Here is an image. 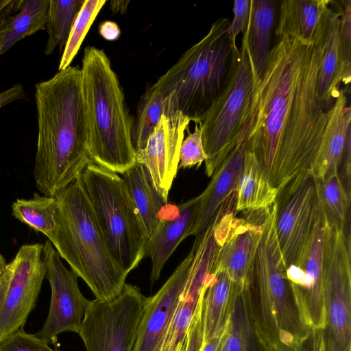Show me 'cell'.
I'll use <instances>...</instances> for the list:
<instances>
[{
	"instance_id": "17",
	"label": "cell",
	"mask_w": 351,
	"mask_h": 351,
	"mask_svg": "<svg viewBox=\"0 0 351 351\" xmlns=\"http://www.w3.org/2000/svg\"><path fill=\"white\" fill-rule=\"evenodd\" d=\"M247 213L246 219L236 217L220 248L217 267L242 289L250 282L261 234L259 210Z\"/></svg>"
},
{
	"instance_id": "32",
	"label": "cell",
	"mask_w": 351,
	"mask_h": 351,
	"mask_svg": "<svg viewBox=\"0 0 351 351\" xmlns=\"http://www.w3.org/2000/svg\"><path fill=\"white\" fill-rule=\"evenodd\" d=\"M84 0H49L47 31L48 40L45 54L51 55L59 47L65 45L69 34Z\"/></svg>"
},
{
	"instance_id": "3",
	"label": "cell",
	"mask_w": 351,
	"mask_h": 351,
	"mask_svg": "<svg viewBox=\"0 0 351 351\" xmlns=\"http://www.w3.org/2000/svg\"><path fill=\"white\" fill-rule=\"evenodd\" d=\"M276 203L259 213L261 234L246 289L250 314L267 351L298 342L312 329L287 278L276 233Z\"/></svg>"
},
{
	"instance_id": "10",
	"label": "cell",
	"mask_w": 351,
	"mask_h": 351,
	"mask_svg": "<svg viewBox=\"0 0 351 351\" xmlns=\"http://www.w3.org/2000/svg\"><path fill=\"white\" fill-rule=\"evenodd\" d=\"M147 298L125 283L109 301H89L77 334L86 351H132Z\"/></svg>"
},
{
	"instance_id": "16",
	"label": "cell",
	"mask_w": 351,
	"mask_h": 351,
	"mask_svg": "<svg viewBox=\"0 0 351 351\" xmlns=\"http://www.w3.org/2000/svg\"><path fill=\"white\" fill-rule=\"evenodd\" d=\"M191 250L160 290L147 298L132 351H158L172 322L187 279Z\"/></svg>"
},
{
	"instance_id": "20",
	"label": "cell",
	"mask_w": 351,
	"mask_h": 351,
	"mask_svg": "<svg viewBox=\"0 0 351 351\" xmlns=\"http://www.w3.org/2000/svg\"><path fill=\"white\" fill-rule=\"evenodd\" d=\"M343 88L327 111V124L320 147L311 168L315 177L322 181L338 174L348 135L351 133V109L347 105Z\"/></svg>"
},
{
	"instance_id": "45",
	"label": "cell",
	"mask_w": 351,
	"mask_h": 351,
	"mask_svg": "<svg viewBox=\"0 0 351 351\" xmlns=\"http://www.w3.org/2000/svg\"><path fill=\"white\" fill-rule=\"evenodd\" d=\"M11 20V19H10ZM10 22L5 26L0 27V53L2 45L3 39L5 35V32L8 29Z\"/></svg>"
},
{
	"instance_id": "5",
	"label": "cell",
	"mask_w": 351,
	"mask_h": 351,
	"mask_svg": "<svg viewBox=\"0 0 351 351\" xmlns=\"http://www.w3.org/2000/svg\"><path fill=\"white\" fill-rule=\"evenodd\" d=\"M56 226L49 241L98 301L122 291L128 274L112 256L78 179L56 195Z\"/></svg>"
},
{
	"instance_id": "23",
	"label": "cell",
	"mask_w": 351,
	"mask_h": 351,
	"mask_svg": "<svg viewBox=\"0 0 351 351\" xmlns=\"http://www.w3.org/2000/svg\"><path fill=\"white\" fill-rule=\"evenodd\" d=\"M331 0H285L280 2L275 34L315 45Z\"/></svg>"
},
{
	"instance_id": "26",
	"label": "cell",
	"mask_w": 351,
	"mask_h": 351,
	"mask_svg": "<svg viewBox=\"0 0 351 351\" xmlns=\"http://www.w3.org/2000/svg\"><path fill=\"white\" fill-rule=\"evenodd\" d=\"M278 189L268 181L254 154L245 149L236 197V210H263L276 202Z\"/></svg>"
},
{
	"instance_id": "28",
	"label": "cell",
	"mask_w": 351,
	"mask_h": 351,
	"mask_svg": "<svg viewBox=\"0 0 351 351\" xmlns=\"http://www.w3.org/2000/svg\"><path fill=\"white\" fill-rule=\"evenodd\" d=\"M176 110L169 101L153 85L141 95L133 120L131 139L135 152L143 149L162 116L171 114Z\"/></svg>"
},
{
	"instance_id": "1",
	"label": "cell",
	"mask_w": 351,
	"mask_h": 351,
	"mask_svg": "<svg viewBox=\"0 0 351 351\" xmlns=\"http://www.w3.org/2000/svg\"><path fill=\"white\" fill-rule=\"evenodd\" d=\"M319 51L287 35L271 49L265 73L254 87L246 149L276 188L311 169L327 124L317 97Z\"/></svg>"
},
{
	"instance_id": "34",
	"label": "cell",
	"mask_w": 351,
	"mask_h": 351,
	"mask_svg": "<svg viewBox=\"0 0 351 351\" xmlns=\"http://www.w3.org/2000/svg\"><path fill=\"white\" fill-rule=\"evenodd\" d=\"M340 13L338 32L339 80L350 86L351 80V1H333Z\"/></svg>"
},
{
	"instance_id": "47",
	"label": "cell",
	"mask_w": 351,
	"mask_h": 351,
	"mask_svg": "<svg viewBox=\"0 0 351 351\" xmlns=\"http://www.w3.org/2000/svg\"><path fill=\"white\" fill-rule=\"evenodd\" d=\"M158 351H172L168 348H165V346H160Z\"/></svg>"
},
{
	"instance_id": "44",
	"label": "cell",
	"mask_w": 351,
	"mask_h": 351,
	"mask_svg": "<svg viewBox=\"0 0 351 351\" xmlns=\"http://www.w3.org/2000/svg\"><path fill=\"white\" fill-rule=\"evenodd\" d=\"M225 329L222 332L217 334L206 343H203V346L201 351H216L218 344L223 335Z\"/></svg>"
},
{
	"instance_id": "41",
	"label": "cell",
	"mask_w": 351,
	"mask_h": 351,
	"mask_svg": "<svg viewBox=\"0 0 351 351\" xmlns=\"http://www.w3.org/2000/svg\"><path fill=\"white\" fill-rule=\"evenodd\" d=\"M24 88L21 84H16L8 89L0 93V108L24 97Z\"/></svg>"
},
{
	"instance_id": "39",
	"label": "cell",
	"mask_w": 351,
	"mask_h": 351,
	"mask_svg": "<svg viewBox=\"0 0 351 351\" xmlns=\"http://www.w3.org/2000/svg\"><path fill=\"white\" fill-rule=\"evenodd\" d=\"M272 351H324L322 330L312 328L300 341L279 346Z\"/></svg>"
},
{
	"instance_id": "13",
	"label": "cell",
	"mask_w": 351,
	"mask_h": 351,
	"mask_svg": "<svg viewBox=\"0 0 351 351\" xmlns=\"http://www.w3.org/2000/svg\"><path fill=\"white\" fill-rule=\"evenodd\" d=\"M43 256L51 297L47 317L35 335L50 344L55 343L58 335L63 332L78 333L90 300L81 293L77 274L64 265L48 239L43 244Z\"/></svg>"
},
{
	"instance_id": "42",
	"label": "cell",
	"mask_w": 351,
	"mask_h": 351,
	"mask_svg": "<svg viewBox=\"0 0 351 351\" xmlns=\"http://www.w3.org/2000/svg\"><path fill=\"white\" fill-rule=\"evenodd\" d=\"M99 32L107 40H115L121 34L119 25L111 21H105L101 23L99 25Z\"/></svg>"
},
{
	"instance_id": "27",
	"label": "cell",
	"mask_w": 351,
	"mask_h": 351,
	"mask_svg": "<svg viewBox=\"0 0 351 351\" xmlns=\"http://www.w3.org/2000/svg\"><path fill=\"white\" fill-rule=\"evenodd\" d=\"M216 351H267L260 340L250 314L246 289L237 298Z\"/></svg>"
},
{
	"instance_id": "38",
	"label": "cell",
	"mask_w": 351,
	"mask_h": 351,
	"mask_svg": "<svg viewBox=\"0 0 351 351\" xmlns=\"http://www.w3.org/2000/svg\"><path fill=\"white\" fill-rule=\"evenodd\" d=\"M204 297V296H203ZM195 311L192 322L189 327L185 351H201L204 343L202 300Z\"/></svg>"
},
{
	"instance_id": "2",
	"label": "cell",
	"mask_w": 351,
	"mask_h": 351,
	"mask_svg": "<svg viewBox=\"0 0 351 351\" xmlns=\"http://www.w3.org/2000/svg\"><path fill=\"white\" fill-rule=\"evenodd\" d=\"M81 70L69 66L35 86L38 138L33 176L37 189L54 197L92 162Z\"/></svg>"
},
{
	"instance_id": "36",
	"label": "cell",
	"mask_w": 351,
	"mask_h": 351,
	"mask_svg": "<svg viewBox=\"0 0 351 351\" xmlns=\"http://www.w3.org/2000/svg\"><path fill=\"white\" fill-rule=\"evenodd\" d=\"M179 167L186 168L199 166L206 160L199 127L196 126L193 132L189 133L183 140L180 150Z\"/></svg>"
},
{
	"instance_id": "6",
	"label": "cell",
	"mask_w": 351,
	"mask_h": 351,
	"mask_svg": "<svg viewBox=\"0 0 351 351\" xmlns=\"http://www.w3.org/2000/svg\"><path fill=\"white\" fill-rule=\"evenodd\" d=\"M221 18L153 84L191 121L199 123L227 86L239 52Z\"/></svg>"
},
{
	"instance_id": "11",
	"label": "cell",
	"mask_w": 351,
	"mask_h": 351,
	"mask_svg": "<svg viewBox=\"0 0 351 351\" xmlns=\"http://www.w3.org/2000/svg\"><path fill=\"white\" fill-rule=\"evenodd\" d=\"M324 351H351L350 234L332 228L326 244Z\"/></svg>"
},
{
	"instance_id": "4",
	"label": "cell",
	"mask_w": 351,
	"mask_h": 351,
	"mask_svg": "<svg viewBox=\"0 0 351 351\" xmlns=\"http://www.w3.org/2000/svg\"><path fill=\"white\" fill-rule=\"evenodd\" d=\"M80 70L90 158L120 175L135 163L136 152L118 76L104 51L93 46L85 47Z\"/></svg>"
},
{
	"instance_id": "24",
	"label": "cell",
	"mask_w": 351,
	"mask_h": 351,
	"mask_svg": "<svg viewBox=\"0 0 351 351\" xmlns=\"http://www.w3.org/2000/svg\"><path fill=\"white\" fill-rule=\"evenodd\" d=\"M120 176L149 239L168 205L167 199L156 190L143 164L136 161Z\"/></svg>"
},
{
	"instance_id": "12",
	"label": "cell",
	"mask_w": 351,
	"mask_h": 351,
	"mask_svg": "<svg viewBox=\"0 0 351 351\" xmlns=\"http://www.w3.org/2000/svg\"><path fill=\"white\" fill-rule=\"evenodd\" d=\"M43 244L23 245L0 274V341L23 328L45 278Z\"/></svg>"
},
{
	"instance_id": "25",
	"label": "cell",
	"mask_w": 351,
	"mask_h": 351,
	"mask_svg": "<svg viewBox=\"0 0 351 351\" xmlns=\"http://www.w3.org/2000/svg\"><path fill=\"white\" fill-rule=\"evenodd\" d=\"M243 290L226 271L217 269L202 300L203 343L224 330Z\"/></svg>"
},
{
	"instance_id": "40",
	"label": "cell",
	"mask_w": 351,
	"mask_h": 351,
	"mask_svg": "<svg viewBox=\"0 0 351 351\" xmlns=\"http://www.w3.org/2000/svg\"><path fill=\"white\" fill-rule=\"evenodd\" d=\"M23 0H0V27L6 25L14 12L21 8Z\"/></svg>"
},
{
	"instance_id": "35",
	"label": "cell",
	"mask_w": 351,
	"mask_h": 351,
	"mask_svg": "<svg viewBox=\"0 0 351 351\" xmlns=\"http://www.w3.org/2000/svg\"><path fill=\"white\" fill-rule=\"evenodd\" d=\"M0 351H58L36 335L26 332L23 328L18 330L2 341Z\"/></svg>"
},
{
	"instance_id": "46",
	"label": "cell",
	"mask_w": 351,
	"mask_h": 351,
	"mask_svg": "<svg viewBox=\"0 0 351 351\" xmlns=\"http://www.w3.org/2000/svg\"><path fill=\"white\" fill-rule=\"evenodd\" d=\"M6 265H7V263H6L5 259L3 258V256L0 253V274L4 270Z\"/></svg>"
},
{
	"instance_id": "29",
	"label": "cell",
	"mask_w": 351,
	"mask_h": 351,
	"mask_svg": "<svg viewBox=\"0 0 351 351\" xmlns=\"http://www.w3.org/2000/svg\"><path fill=\"white\" fill-rule=\"evenodd\" d=\"M12 216L50 240L54 233L58 200L54 197L35 193L30 199L18 198L12 204Z\"/></svg>"
},
{
	"instance_id": "8",
	"label": "cell",
	"mask_w": 351,
	"mask_h": 351,
	"mask_svg": "<svg viewBox=\"0 0 351 351\" xmlns=\"http://www.w3.org/2000/svg\"><path fill=\"white\" fill-rule=\"evenodd\" d=\"M253 96L252 69L245 47L241 44L227 86L199 123L208 177L213 175L239 141Z\"/></svg>"
},
{
	"instance_id": "30",
	"label": "cell",
	"mask_w": 351,
	"mask_h": 351,
	"mask_svg": "<svg viewBox=\"0 0 351 351\" xmlns=\"http://www.w3.org/2000/svg\"><path fill=\"white\" fill-rule=\"evenodd\" d=\"M49 0H23L18 14L12 16L5 33L0 55L19 40L47 27Z\"/></svg>"
},
{
	"instance_id": "37",
	"label": "cell",
	"mask_w": 351,
	"mask_h": 351,
	"mask_svg": "<svg viewBox=\"0 0 351 351\" xmlns=\"http://www.w3.org/2000/svg\"><path fill=\"white\" fill-rule=\"evenodd\" d=\"M251 0H236L234 1V17L230 23L228 31L232 40L236 42L239 34L243 33L247 27Z\"/></svg>"
},
{
	"instance_id": "22",
	"label": "cell",
	"mask_w": 351,
	"mask_h": 351,
	"mask_svg": "<svg viewBox=\"0 0 351 351\" xmlns=\"http://www.w3.org/2000/svg\"><path fill=\"white\" fill-rule=\"evenodd\" d=\"M339 11L328 8L314 45L319 51L317 97L327 112L339 93L338 32Z\"/></svg>"
},
{
	"instance_id": "19",
	"label": "cell",
	"mask_w": 351,
	"mask_h": 351,
	"mask_svg": "<svg viewBox=\"0 0 351 351\" xmlns=\"http://www.w3.org/2000/svg\"><path fill=\"white\" fill-rule=\"evenodd\" d=\"M247 127L245 126L236 147L211 176V180L201 195V202L193 236L201 235L220 208L237 195L241 175Z\"/></svg>"
},
{
	"instance_id": "33",
	"label": "cell",
	"mask_w": 351,
	"mask_h": 351,
	"mask_svg": "<svg viewBox=\"0 0 351 351\" xmlns=\"http://www.w3.org/2000/svg\"><path fill=\"white\" fill-rule=\"evenodd\" d=\"M106 3V0H84L64 45L58 66L59 71L71 66L91 25Z\"/></svg>"
},
{
	"instance_id": "21",
	"label": "cell",
	"mask_w": 351,
	"mask_h": 351,
	"mask_svg": "<svg viewBox=\"0 0 351 351\" xmlns=\"http://www.w3.org/2000/svg\"><path fill=\"white\" fill-rule=\"evenodd\" d=\"M279 1L251 0L247 27L242 43L246 49L253 75L254 87L262 80L268 64L270 41Z\"/></svg>"
},
{
	"instance_id": "15",
	"label": "cell",
	"mask_w": 351,
	"mask_h": 351,
	"mask_svg": "<svg viewBox=\"0 0 351 351\" xmlns=\"http://www.w3.org/2000/svg\"><path fill=\"white\" fill-rule=\"evenodd\" d=\"M190 122L180 110L164 114L145 147L136 152V161L146 167L156 190L166 199L178 172L180 150Z\"/></svg>"
},
{
	"instance_id": "43",
	"label": "cell",
	"mask_w": 351,
	"mask_h": 351,
	"mask_svg": "<svg viewBox=\"0 0 351 351\" xmlns=\"http://www.w3.org/2000/svg\"><path fill=\"white\" fill-rule=\"evenodd\" d=\"M130 3L128 0H114L110 1V8L113 14H123Z\"/></svg>"
},
{
	"instance_id": "9",
	"label": "cell",
	"mask_w": 351,
	"mask_h": 351,
	"mask_svg": "<svg viewBox=\"0 0 351 351\" xmlns=\"http://www.w3.org/2000/svg\"><path fill=\"white\" fill-rule=\"evenodd\" d=\"M276 233L286 268L302 261L323 211L320 180L311 169L278 188Z\"/></svg>"
},
{
	"instance_id": "18",
	"label": "cell",
	"mask_w": 351,
	"mask_h": 351,
	"mask_svg": "<svg viewBox=\"0 0 351 351\" xmlns=\"http://www.w3.org/2000/svg\"><path fill=\"white\" fill-rule=\"evenodd\" d=\"M200 202L199 195L177 206L173 217H160L144 251V258L152 260V285L159 278L165 264L179 244L187 237L193 235Z\"/></svg>"
},
{
	"instance_id": "14",
	"label": "cell",
	"mask_w": 351,
	"mask_h": 351,
	"mask_svg": "<svg viewBox=\"0 0 351 351\" xmlns=\"http://www.w3.org/2000/svg\"><path fill=\"white\" fill-rule=\"evenodd\" d=\"M332 228L323 208L304 258L298 266L286 268V275L301 309L311 328L326 325L324 279L326 244Z\"/></svg>"
},
{
	"instance_id": "7",
	"label": "cell",
	"mask_w": 351,
	"mask_h": 351,
	"mask_svg": "<svg viewBox=\"0 0 351 351\" xmlns=\"http://www.w3.org/2000/svg\"><path fill=\"white\" fill-rule=\"evenodd\" d=\"M78 179L109 251L128 274L144 258L148 237L121 176L92 162Z\"/></svg>"
},
{
	"instance_id": "31",
	"label": "cell",
	"mask_w": 351,
	"mask_h": 351,
	"mask_svg": "<svg viewBox=\"0 0 351 351\" xmlns=\"http://www.w3.org/2000/svg\"><path fill=\"white\" fill-rule=\"evenodd\" d=\"M322 206L333 228L349 233L350 194L343 186L339 174L320 181Z\"/></svg>"
}]
</instances>
